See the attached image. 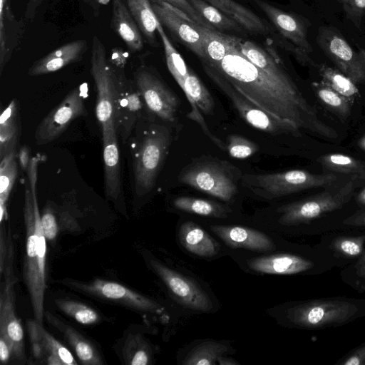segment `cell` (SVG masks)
I'll return each mask as SVG.
<instances>
[{"label": "cell", "instance_id": "cell-1", "mask_svg": "<svg viewBox=\"0 0 365 365\" xmlns=\"http://www.w3.org/2000/svg\"><path fill=\"white\" fill-rule=\"evenodd\" d=\"M237 38L229 36L225 56L210 67L245 97L276 118L292 122L299 129L322 137L337 136L336 131L319 118L317 110L307 101L291 77H275L255 65L240 51Z\"/></svg>", "mask_w": 365, "mask_h": 365}, {"label": "cell", "instance_id": "cell-53", "mask_svg": "<svg viewBox=\"0 0 365 365\" xmlns=\"http://www.w3.org/2000/svg\"><path fill=\"white\" fill-rule=\"evenodd\" d=\"M218 364H220L221 365H230V364H237L238 363L237 361H234L232 359L224 358L222 356L218 360Z\"/></svg>", "mask_w": 365, "mask_h": 365}, {"label": "cell", "instance_id": "cell-24", "mask_svg": "<svg viewBox=\"0 0 365 365\" xmlns=\"http://www.w3.org/2000/svg\"><path fill=\"white\" fill-rule=\"evenodd\" d=\"M86 50L87 43L85 40L73 41L64 44L34 62L29 74L38 76L58 71L79 61Z\"/></svg>", "mask_w": 365, "mask_h": 365}, {"label": "cell", "instance_id": "cell-34", "mask_svg": "<svg viewBox=\"0 0 365 365\" xmlns=\"http://www.w3.org/2000/svg\"><path fill=\"white\" fill-rule=\"evenodd\" d=\"M16 150L1 159L0 163V222L7 218L6 202L17 177L18 168Z\"/></svg>", "mask_w": 365, "mask_h": 365}, {"label": "cell", "instance_id": "cell-3", "mask_svg": "<svg viewBox=\"0 0 365 365\" xmlns=\"http://www.w3.org/2000/svg\"><path fill=\"white\" fill-rule=\"evenodd\" d=\"M38 162V158H32L28 167L29 187H26L24 206L26 247L22 276L29 294L34 319L43 324L46 289V237L41 225L36 192Z\"/></svg>", "mask_w": 365, "mask_h": 365}, {"label": "cell", "instance_id": "cell-11", "mask_svg": "<svg viewBox=\"0 0 365 365\" xmlns=\"http://www.w3.org/2000/svg\"><path fill=\"white\" fill-rule=\"evenodd\" d=\"M91 66V73L97 91L96 118L101 128L115 124L114 72L107 62L104 46L96 36L93 40Z\"/></svg>", "mask_w": 365, "mask_h": 365}, {"label": "cell", "instance_id": "cell-14", "mask_svg": "<svg viewBox=\"0 0 365 365\" xmlns=\"http://www.w3.org/2000/svg\"><path fill=\"white\" fill-rule=\"evenodd\" d=\"M148 262L153 270L182 304L202 312L212 309L213 305L209 296L190 278L157 259H150Z\"/></svg>", "mask_w": 365, "mask_h": 365}, {"label": "cell", "instance_id": "cell-12", "mask_svg": "<svg viewBox=\"0 0 365 365\" xmlns=\"http://www.w3.org/2000/svg\"><path fill=\"white\" fill-rule=\"evenodd\" d=\"M317 43L339 70L356 84L365 83V50L354 51L334 27L321 26Z\"/></svg>", "mask_w": 365, "mask_h": 365}, {"label": "cell", "instance_id": "cell-7", "mask_svg": "<svg viewBox=\"0 0 365 365\" xmlns=\"http://www.w3.org/2000/svg\"><path fill=\"white\" fill-rule=\"evenodd\" d=\"M204 70L215 84L227 96L240 115L250 125L274 135L300 136V129L292 122L276 118L241 94L215 69L202 63Z\"/></svg>", "mask_w": 365, "mask_h": 365}, {"label": "cell", "instance_id": "cell-52", "mask_svg": "<svg viewBox=\"0 0 365 365\" xmlns=\"http://www.w3.org/2000/svg\"><path fill=\"white\" fill-rule=\"evenodd\" d=\"M354 201L358 209L365 208V187L354 196Z\"/></svg>", "mask_w": 365, "mask_h": 365}, {"label": "cell", "instance_id": "cell-5", "mask_svg": "<svg viewBox=\"0 0 365 365\" xmlns=\"http://www.w3.org/2000/svg\"><path fill=\"white\" fill-rule=\"evenodd\" d=\"M248 266L258 273L282 275L318 276L335 268L329 256L317 244L300 245L294 252L253 258Z\"/></svg>", "mask_w": 365, "mask_h": 365}, {"label": "cell", "instance_id": "cell-9", "mask_svg": "<svg viewBox=\"0 0 365 365\" xmlns=\"http://www.w3.org/2000/svg\"><path fill=\"white\" fill-rule=\"evenodd\" d=\"M62 283L78 292L138 312L160 314L163 311L156 302L116 282L98 278L89 282L66 279Z\"/></svg>", "mask_w": 365, "mask_h": 365}, {"label": "cell", "instance_id": "cell-25", "mask_svg": "<svg viewBox=\"0 0 365 365\" xmlns=\"http://www.w3.org/2000/svg\"><path fill=\"white\" fill-rule=\"evenodd\" d=\"M182 90L191 106V110L187 117L197 122L202 130H206L207 128L206 122L199 110L206 115L212 114L215 102L210 93L191 71L185 79Z\"/></svg>", "mask_w": 365, "mask_h": 365}, {"label": "cell", "instance_id": "cell-48", "mask_svg": "<svg viewBox=\"0 0 365 365\" xmlns=\"http://www.w3.org/2000/svg\"><path fill=\"white\" fill-rule=\"evenodd\" d=\"M336 365H365V342L349 351Z\"/></svg>", "mask_w": 365, "mask_h": 365}, {"label": "cell", "instance_id": "cell-13", "mask_svg": "<svg viewBox=\"0 0 365 365\" xmlns=\"http://www.w3.org/2000/svg\"><path fill=\"white\" fill-rule=\"evenodd\" d=\"M86 115L79 88L71 91L39 123L34 138L37 145H44L58 138L75 119Z\"/></svg>", "mask_w": 365, "mask_h": 365}, {"label": "cell", "instance_id": "cell-39", "mask_svg": "<svg viewBox=\"0 0 365 365\" xmlns=\"http://www.w3.org/2000/svg\"><path fill=\"white\" fill-rule=\"evenodd\" d=\"M157 31L163 43L168 70L182 88L184 85L185 79L188 75L190 70L187 68L180 54L168 39V36L163 29V25L159 21L157 24Z\"/></svg>", "mask_w": 365, "mask_h": 365}, {"label": "cell", "instance_id": "cell-45", "mask_svg": "<svg viewBox=\"0 0 365 365\" xmlns=\"http://www.w3.org/2000/svg\"><path fill=\"white\" fill-rule=\"evenodd\" d=\"M165 2L179 11L187 16L195 22L210 29H215L212 26L207 23L202 16L194 9L188 0H158ZM216 30V29H215Z\"/></svg>", "mask_w": 365, "mask_h": 365}, {"label": "cell", "instance_id": "cell-44", "mask_svg": "<svg viewBox=\"0 0 365 365\" xmlns=\"http://www.w3.org/2000/svg\"><path fill=\"white\" fill-rule=\"evenodd\" d=\"M14 264V248L10 231H7L3 224L0 229V274L12 269Z\"/></svg>", "mask_w": 365, "mask_h": 365}, {"label": "cell", "instance_id": "cell-47", "mask_svg": "<svg viewBox=\"0 0 365 365\" xmlns=\"http://www.w3.org/2000/svg\"><path fill=\"white\" fill-rule=\"evenodd\" d=\"M41 225L46 240H53L58 234L57 220L51 210L46 207L41 215Z\"/></svg>", "mask_w": 365, "mask_h": 365}, {"label": "cell", "instance_id": "cell-42", "mask_svg": "<svg viewBox=\"0 0 365 365\" xmlns=\"http://www.w3.org/2000/svg\"><path fill=\"white\" fill-rule=\"evenodd\" d=\"M341 281L359 293H365V252L354 262L341 269Z\"/></svg>", "mask_w": 365, "mask_h": 365}, {"label": "cell", "instance_id": "cell-31", "mask_svg": "<svg viewBox=\"0 0 365 365\" xmlns=\"http://www.w3.org/2000/svg\"><path fill=\"white\" fill-rule=\"evenodd\" d=\"M195 25L202 38L206 57L202 63L209 66L220 63L227 52L230 35L208 29L197 23Z\"/></svg>", "mask_w": 365, "mask_h": 365}, {"label": "cell", "instance_id": "cell-43", "mask_svg": "<svg viewBox=\"0 0 365 365\" xmlns=\"http://www.w3.org/2000/svg\"><path fill=\"white\" fill-rule=\"evenodd\" d=\"M226 149L232 158L245 159L255 154L258 150V146L245 137L230 135L227 138Z\"/></svg>", "mask_w": 365, "mask_h": 365}, {"label": "cell", "instance_id": "cell-49", "mask_svg": "<svg viewBox=\"0 0 365 365\" xmlns=\"http://www.w3.org/2000/svg\"><path fill=\"white\" fill-rule=\"evenodd\" d=\"M340 229L365 230V208L358 209L346 217Z\"/></svg>", "mask_w": 365, "mask_h": 365}, {"label": "cell", "instance_id": "cell-55", "mask_svg": "<svg viewBox=\"0 0 365 365\" xmlns=\"http://www.w3.org/2000/svg\"></svg>", "mask_w": 365, "mask_h": 365}, {"label": "cell", "instance_id": "cell-54", "mask_svg": "<svg viewBox=\"0 0 365 365\" xmlns=\"http://www.w3.org/2000/svg\"><path fill=\"white\" fill-rule=\"evenodd\" d=\"M359 146L365 150V136H364L362 138L359 140Z\"/></svg>", "mask_w": 365, "mask_h": 365}, {"label": "cell", "instance_id": "cell-4", "mask_svg": "<svg viewBox=\"0 0 365 365\" xmlns=\"http://www.w3.org/2000/svg\"><path fill=\"white\" fill-rule=\"evenodd\" d=\"M365 317V299L334 296L291 302L284 308L287 325L322 330L346 325Z\"/></svg>", "mask_w": 365, "mask_h": 365}, {"label": "cell", "instance_id": "cell-35", "mask_svg": "<svg viewBox=\"0 0 365 365\" xmlns=\"http://www.w3.org/2000/svg\"><path fill=\"white\" fill-rule=\"evenodd\" d=\"M202 18L217 31L243 33L244 29L235 20L205 0H188Z\"/></svg>", "mask_w": 365, "mask_h": 365}, {"label": "cell", "instance_id": "cell-41", "mask_svg": "<svg viewBox=\"0 0 365 365\" xmlns=\"http://www.w3.org/2000/svg\"><path fill=\"white\" fill-rule=\"evenodd\" d=\"M125 362L130 365H147L150 363L151 351L148 343L140 335H130L123 351Z\"/></svg>", "mask_w": 365, "mask_h": 365}, {"label": "cell", "instance_id": "cell-18", "mask_svg": "<svg viewBox=\"0 0 365 365\" xmlns=\"http://www.w3.org/2000/svg\"><path fill=\"white\" fill-rule=\"evenodd\" d=\"M26 326L31 351L36 361L49 365H76L71 352L47 331L35 319H28Z\"/></svg>", "mask_w": 365, "mask_h": 365}, {"label": "cell", "instance_id": "cell-22", "mask_svg": "<svg viewBox=\"0 0 365 365\" xmlns=\"http://www.w3.org/2000/svg\"><path fill=\"white\" fill-rule=\"evenodd\" d=\"M210 230L227 246L255 252L274 250L272 240L264 232L238 225H212Z\"/></svg>", "mask_w": 365, "mask_h": 365}, {"label": "cell", "instance_id": "cell-50", "mask_svg": "<svg viewBox=\"0 0 365 365\" xmlns=\"http://www.w3.org/2000/svg\"><path fill=\"white\" fill-rule=\"evenodd\" d=\"M13 357V346L9 340L0 335V361L2 364H7Z\"/></svg>", "mask_w": 365, "mask_h": 365}, {"label": "cell", "instance_id": "cell-23", "mask_svg": "<svg viewBox=\"0 0 365 365\" xmlns=\"http://www.w3.org/2000/svg\"><path fill=\"white\" fill-rule=\"evenodd\" d=\"M44 316L47 322L63 335L82 364L101 365L103 364L95 345L78 330L49 312H46Z\"/></svg>", "mask_w": 365, "mask_h": 365}, {"label": "cell", "instance_id": "cell-38", "mask_svg": "<svg viewBox=\"0 0 365 365\" xmlns=\"http://www.w3.org/2000/svg\"><path fill=\"white\" fill-rule=\"evenodd\" d=\"M227 349V346L220 341H204L188 353L182 364L186 365L215 364Z\"/></svg>", "mask_w": 365, "mask_h": 365}, {"label": "cell", "instance_id": "cell-19", "mask_svg": "<svg viewBox=\"0 0 365 365\" xmlns=\"http://www.w3.org/2000/svg\"><path fill=\"white\" fill-rule=\"evenodd\" d=\"M135 81L148 108L160 118L173 121L178 106V101L173 93L147 71H139Z\"/></svg>", "mask_w": 365, "mask_h": 365}, {"label": "cell", "instance_id": "cell-30", "mask_svg": "<svg viewBox=\"0 0 365 365\" xmlns=\"http://www.w3.org/2000/svg\"><path fill=\"white\" fill-rule=\"evenodd\" d=\"M128 9L140 31L152 46L157 44L155 31L158 19L150 0H126Z\"/></svg>", "mask_w": 365, "mask_h": 365}, {"label": "cell", "instance_id": "cell-20", "mask_svg": "<svg viewBox=\"0 0 365 365\" xmlns=\"http://www.w3.org/2000/svg\"><path fill=\"white\" fill-rule=\"evenodd\" d=\"M254 1L285 38L304 51L312 52V47L307 39L309 26L307 21L263 0H254Z\"/></svg>", "mask_w": 365, "mask_h": 365}, {"label": "cell", "instance_id": "cell-29", "mask_svg": "<svg viewBox=\"0 0 365 365\" xmlns=\"http://www.w3.org/2000/svg\"><path fill=\"white\" fill-rule=\"evenodd\" d=\"M19 135V106L12 101L0 117V158L14 151Z\"/></svg>", "mask_w": 365, "mask_h": 365}, {"label": "cell", "instance_id": "cell-2", "mask_svg": "<svg viewBox=\"0 0 365 365\" xmlns=\"http://www.w3.org/2000/svg\"><path fill=\"white\" fill-rule=\"evenodd\" d=\"M359 180L350 177L341 186L279 207L278 222L294 234L314 236L339 230L341 214L354 197Z\"/></svg>", "mask_w": 365, "mask_h": 365}, {"label": "cell", "instance_id": "cell-17", "mask_svg": "<svg viewBox=\"0 0 365 365\" xmlns=\"http://www.w3.org/2000/svg\"><path fill=\"white\" fill-rule=\"evenodd\" d=\"M151 5L160 24L164 25L179 41L191 50L202 61H204L206 57L202 38L195 27L196 22L165 2L152 0Z\"/></svg>", "mask_w": 365, "mask_h": 365}, {"label": "cell", "instance_id": "cell-40", "mask_svg": "<svg viewBox=\"0 0 365 365\" xmlns=\"http://www.w3.org/2000/svg\"><path fill=\"white\" fill-rule=\"evenodd\" d=\"M55 304L64 314L83 325L96 324L100 320L98 313L87 304L76 300L57 299Z\"/></svg>", "mask_w": 365, "mask_h": 365}, {"label": "cell", "instance_id": "cell-6", "mask_svg": "<svg viewBox=\"0 0 365 365\" xmlns=\"http://www.w3.org/2000/svg\"><path fill=\"white\" fill-rule=\"evenodd\" d=\"M339 178L334 173L315 174L304 170L264 174H246L242 185L254 194L266 199H274L311 188L326 187Z\"/></svg>", "mask_w": 365, "mask_h": 365}, {"label": "cell", "instance_id": "cell-32", "mask_svg": "<svg viewBox=\"0 0 365 365\" xmlns=\"http://www.w3.org/2000/svg\"><path fill=\"white\" fill-rule=\"evenodd\" d=\"M319 162L324 169L331 173L365 180V162L350 155L329 153L319 157Z\"/></svg>", "mask_w": 365, "mask_h": 365}, {"label": "cell", "instance_id": "cell-10", "mask_svg": "<svg viewBox=\"0 0 365 365\" xmlns=\"http://www.w3.org/2000/svg\"><path fill=\"white\" fill-rule=\"evenodd\" d=\"M169 143L168 133L163 128L152 130L145 135L134 162L135 184L139 195H144L153 187Z\"/></svg>", "mask_w": 365, "mask_h": 365}, {"label": "cell", "instance_id": "cell-28", "mask_svg": "<svg viewBox=\"0 0 365 365\" xmlns=\"http://www.w3.org/2000/svg\"><path fill=\"white\" fill-rule=\"evenodd\" d=\"M205 1L237 21L245 30L257 34H266L269 31L259 16L234 0Z\"/></svg>", "mask_w": 365, "mask_h": 365}, {"label": "cell", "instance_id": "cell-51", "mask_svg": "<svg viewBox=\"0 0 365 365\" xmlns=\"http://www.w3.org/2000/svg\"><path fill=\"white\" fill-rule=\"evenodd\" d=\"M19 161L23 170L28 169L30 163V151L28 147L22 146L19 151Z\"/></svg>", "mask_w": 365, "mask_h": 365}, {"label": "cell", "instance_id": "cell-46", "mask_svg": "<svg viewBox=\"0 0 365 365\" xmlns=\"http://www.w3.org/2000/svg\"><path fill=\"white\" fill-rule=\"evenodd\" d=\"M342 5L346 17L357 27L365 14V0H338Z\"/></svg>", "mask_w": 365, "mask_h": 365}, {"label": "cell", "instance_id": "cell-37", "mask_svg": "<svg viewBox=\"0 0 365 365\" xmlns=\"http://www.w3.org/2000/svg\"><path fill=\"white\" fill-rule=\"evenodd\" d=\"M312 86L316 96L327 109L342 119L349 115L353 100L339 94L323 81L314 83Z\"/></svg>", "mask_w": 365, "mask_h": 365}, {"label": "cell", "instance_id": "cell-27", "mask_svg": "<svg viewBox=\"0 0 365 365\" xmlns=\"http://www.w3.org/2000/svg\"><path fill=\"white\" fill-rule=\"evenodd\" d=\"M178 235L184 248L195 255L212 257L217 253V242L193 222H183L179 228Z\"/></svg>", "mask_w": 365, "mask_h": 365}, {"label": "cell", "instance_id": "cell-8", "mask_svg": "<svg viewBox=\"0 0 365 365\" xmlns=\"http://www.w3.org/2000/svg\"><path fill=\"white\" fill-rule=\"evenodd\" d=\"M227 162L207 161L195 163L185 168L178 180L200 192L230 201L238 191L237 175Z\"/></svg>", "mask_w": 365, "mask_h": 365}, {"label": "cell", "instance_id": "cell-33", "mask_svg": "<svg viewBox=\"0 0 365 365\" xmlns=\"http://www.w3.org/2000/svg\"><path fill=\"white\" fill-rule=\"evenodd\" d=\"M174 207L183 212L197 215L224 218L227 216L228 207L209 200L181 196L173 201Z\"/></svg>", "mask_w": 365, "mask_h": 365}, {"label": "cell", "instance_id": "cell-26", "mask_svg": "<svg viewBox=\"0 0 365 365\" xmlns=\"http://www.w3.org/2000/svg\"><path fill=\"white\" fill-rule=\"evenodd\" d=\"M111 25L113 31L132 52L140 51L143 41L140 31L128 9L120 0H113Z\"/></svg>", "mask_w": 365, "mask_h": 365}, {"label": "cell", "instance_id": "cell-21", "mask_svg": "<svg viewBox=\"0 0 365 365\" xmlns=\"http://www.w3.org/2000/svg\"><path fill=\"white\" fill-rule=\"evenodd\" d=\"M104 162L105 193L108 198L116 200L122 189L120 152L115 124L102 127Z\"/></svg>", "mask_w": 365, "mask_h": 365}, {"label": "cell", "instance_id": "cell-16", "mask_svg": "<svg viewBox=\"0 0 365 365\" xmlns=\"http://www.w3.org/2000/svg\"><path fill=\"white\" fill-rule=\"evenodd\" d=\"M317 244L329 256L335 268L342 269L364 253L365 230H334L320 235Z\"/></svg>", "mask_w": 365, "mask_h": 365}, {"label": "cell", "instance_id": "cell-15", "mask_svg": "<svg viewBox=\"0 0 365 365\" xmlns=\"http://www.w3.org/2000/svg\"><path fill=\"white\" fill-rule=\"evenodd\" d=\"M0 291V335L6 337L13 346V357L25 360L24 330L15 308L14 286L17 282L14 271L3 274Z\"/></svg>", "mask_w": 365, "mask_h": 365}, {"label": "cell", "instance_id": "cell-36", "mask_svg": "<svg viewBox=\"0 0 365 365\" xmlns=\"http://www.w3.org/2000/svg\"><path fill=\"white\" fill-rule=\"evenodd\" d=\"M322 81L339 94L351 100L359 96V91L356 83L339 69L321 63L316 66Z\"/></svg>", "mask_w": 365, "mask_h": 365}]
</instances>
